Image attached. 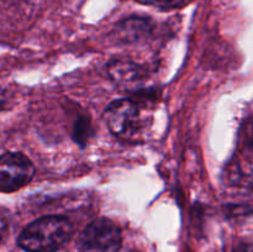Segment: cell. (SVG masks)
<instances>
[{"label":"cell","mask_w":253,"mask_h":252,"mask_svg":"<svg viewBox=\"0 0 253 252\" xmlns=\"http://www.w3.org/2000/svg\"><path fill=\"white\" fill-rule=\"evenodd\" d=\"M73 225L64 216H43L27 225L17 239L26 252H54L71 240Z\"/></svg>","instance_id":"cell-1"},{"label":"cell","mask_w":253,"mask_h":252,"mask_svg":"<svg viewBox=\"0 0 253 252\" xmlns=\"http://www.w3.org/2000/svg\"><path fill=\"white\" fill-rule=\"evenodd\" d=\"M105 121L114 135L125 140L136 136L142 128L140 108L128 99L113 101L105 111Z\"/></svg>","instance_id":"cell-2"},{"label":"cell","mask_w":253,"mask_h":252,"mask_svg":"<svg viewBox=\"0 0 253 252\" xmlns=\"http://www.w3.org/2000/svg\"><path fill=\"white\" fill-rule=\"evenodd\" d=\"M34 163L22 153L0 156V192L10 193L29 184L35 175Z\"/></svg>","instance_id":"cell-3"},{"label":"cell","mask_w":253,"mask_h":252,"mask_svg":"<svg viewBox=\"0 0 253 252\" xmlns=\"http://www.w3.org/2000/svg\"><path fill=\"white\" fill-rule=\"evenodd\" d=\"M121 230L110 219L99 217L91 221L81 236V242L86 250H96L98 252L121 246Z\"/></svg>","instance_id":"cell-4"},{"label":"cell","mask_w":253,"mask_h":252,"mask_svg":"<svg viewBox=\"0 0 253 252\" xmlns=\"http://www.w3.org/2000/svg\"><path fill=\"white\" fill-rule=\"evenodd\" d=\"M109 74L115 82H130L137 78L138 67L128 61H115L109 66Z\"/></svg>","instance_id":"cell-5"},{"label":"cell","mask_w":253,"mask_h":252,"mask_svg":"<svg viewBox=\"0 0 253 252\" xmlns=\"http://www.w3.org/2000/svg\"><path fill=\"white\" fill-rule=\"evenodd\" d=\"M141 4L150 5V6L160 7V9H173L182 4L184 0H136Z\"/></svg>","instance_id":"cell-6"},{"label":"cell","mask_w":253,"mask_h":252,"mask_svg":"<svg viewBox=\"0 0 253 252\" xmlns=\"http://www.w3.org/2000/svg\"><path fill=\"white\" fill-rule=\"evenodd\" d=\"M244 143L245 146L253 150V119L249 120L244 127Z\"/></svg>","instance_id":"cell-7"},{"label":"cell","mask_w":253,"mask_h":252,"mask_svg":"<svg viewBox=\"0 0 253 252\" xmlns=\"http://www.w3.org/2000/svg\"><path fill=\"white\" fill-rule=\"evenodd\" d=\"M235 252H253V236L241 240L235 249Z\"/></svg>","instance_id":"cell-8"},{"label":"cell","mask_w":253,"mask_h":252,"mask_svg":"<svg viewBox=\"0 0 253 252\" xmlns=\"http://www.w3.org/2000/svg\"><path fill=\"white\" fill-rule=\"evenodd\" d=\"M7 232V221L1 214H0V245H1L2 240H4L5 235Z\"/></svg>","instance_id":"cell-9"},{"label":"cell","mask_w":253,"mask_h":252,"mask_svg":"<svg viewBox=\"0 0 253 252\" xmlns=\"http://www.w3.org/2000/svg\"><path fill=\"white\" fill-rule=\"evenodd\" d=\"M100 252H121L120 247L119 249H110V250H105V251H100Z\"/></svg>","instance_id":"cell-10"}]
</instances>
